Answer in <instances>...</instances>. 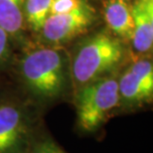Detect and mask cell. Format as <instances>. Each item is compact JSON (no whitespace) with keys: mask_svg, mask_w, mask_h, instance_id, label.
I'll use <instances>...</instances> for the list:
<instances>
[{"mask_svg":"<svg viewBox=\"0 0 153 153\" xmlns=\"http://www.w3.org/2000/svg\"><path fill=\"white\" fill-rule=\"evenodd\" d=\"M118 112H133L150 105L153 99V64L139 58L118 74Z\"/></svg>","mask_w":153,"mask_h":153,"instance_id":"obj_5","label":"cell"},{"mask_svg":"<svg viewBox=\"0 0 153 153\" xmlns=\"http://www.w3.org/2000/svg\"><path fill=\"white\" fill-rule=\"evenodd\" d=\"M127 55L125 42L108 30L88 36L79 44L70 62L73 94L91 82L119 73Z\"/></svg>","mask_w":153,"mask_h":153,"instance_id":"obj_2","label":"cell"},{"mask_svg":"<svg viewBox=\"0 0 153 153\" xmlns=\"http://www.w3.org/2000/svg\"><path fill=\"white\" fill-rule=\"evenodd\" d=\"M118 74L91 82L73 94L76 128L79 133L93 135L118 112Z\"/></svg>","mask_w":153,"mask_h":153,"instance_id":"obj_3","label":"cell"},{"mask_svg":"<svg viewBox=\"0 0 153 153\" xmlns=\"http://www.w3.org/2000/svg\"><path fill=\"white\" fill-rule=\"evenodd\" d=\"M97 21V13L82 1L76 10L65 14H50L41 30L42 39L52 45L65 44L87 32Z\"/></svg>","mask_w":153,"mask_h":153,"instance_id":"obj_6","label":"cell"},{"mask_svg":"<svg viewBox=\"0 0 153 153\" xmlns=\"http://www.w3.org/2000/svg\"><path fill=\"white\" fill-rule=\"evenodd\" d=\"M27 153H68L61 147L60 144L43 124L36 132Z\"/></svg>","mask_w":153,"mask_h":153,"instance_id":"obj_11","label":"cell"},{"mask_svg":"<svg viewBox=\"0 0 153 153\" xmlns=\"http://www.w3.org/2000/svg\"><path fill=\"white\" fill-rule=\"evenodd\" d=\"M84 0H52L50 14H65L78 9Z\"/></svg>","mask_w":153,"mask_h":153,"instance_id":"obj_13","label":"cell"},{"mask_svg":"<svg viewBox=\"0 0 153 153\" xmlns=\"http://www.w3.org/2000/svg\"><path fill=\"white\" fill-rule=\"evenodd\" d=\"M43 123L42 111L25 97L0 100V153H27Z\"/></svg>","mask_w":153,"mask_h":153,"instance_id":"obj_4","label":"cell"},{"mask_svg":"<svg viewBox=\"0 0 153 153\" xmlns=\"http://www.w3.org/2000/svg\"><path fill=\"white\" fill-rule=\"evenodd\" d=\"M130 6L134 23L131 43L138 54H147L153 45V0H135Z\"/></svg>","mask_w":153,"mask_h":153,"instance_id":"obj_7","label":"cell"},{"mask_svg":"<svg viewBox=\"0 0 153 153\" xmlns=\"http://www.w3.org/2000/svg\"><path fill=\"white\" fill-rule=\"evenodd\" d=\"M25 0H0V28L11 40L21 42L25 30Z\"/></svg>","mask_w":153,"mask_h":153,"instance_id":"obj_9","label":"cell"},{"mask_svg":"<svg viewBox=\"0 0 153 153\" xmlns=\"http://www.w3.org/2000/svg\"><path fill=\"white\" fill-rule=\"evenodd\" d=\"M2 97H0V100H1V99H2Z\"/></svg>","mask_w":153,"mask_h":153,"instance_id":"obj_14","label":"cell"},{"mask_svg":"<svg viewBox=\"0 0 153 153\" xmlns=\"http://www.w3.org/2000/svg\"><path fill=\"white\" fill-rule=\"evenodd\" d=\"M12 40L2 28H0V74L9 68L12 60Z\"/></svg>","mask_w":153,"mask_h":153,"instance_id":"obj_12","label":"cell"},{"mask_svg":"<svg viewBox=\"0 0 153 153\" xmlns=\"http://www.w3.org/2000/svg\"><path fill=\"white\" fill-rule=\"evenodd\" d=\"M103 17L111 33L124 42H131L134 23L131 6L127 0H105Z\"/></svg>","mask_w":153,"mask_h":153,"instance_id":"obj_8","label":"cell"},{"mask_svg":"<svg viewBox=\"0 0 153 153\" xmlns=\"http://www.w3.org/2000/svg\"><path fill=\"white\" fill-rule=\"evenodd\" d=\"M52 0H25V23L35 33H40L50 15Z\"/></svg>","mask_w":153,"mask_h":153,"instance_id":"obj_10","label":"cell"},{"mask_svg":"<svg viewBox=\"0 0 153 153\" xmlns=\"http://www.w3.org/2000/svg\"><path fill=\"white\" fill-rule=\"evenodd\" d=\"M18 79L25 99L43 111L67 97H73L70 61L61 49L29 51L17 66Z\"/></svg>","mask_w":153,"mask_h":153,"instance_id":"obj_1","label":"cell"}]
</instances>
